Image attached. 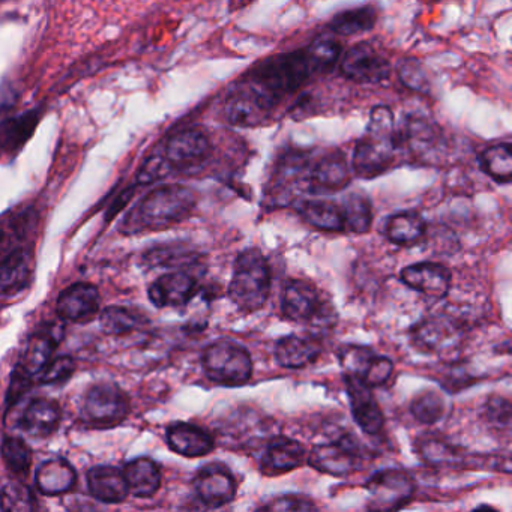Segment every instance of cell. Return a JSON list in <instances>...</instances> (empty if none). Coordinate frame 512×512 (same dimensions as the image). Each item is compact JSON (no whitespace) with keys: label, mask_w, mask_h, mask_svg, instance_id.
<instances>
[{"label":"cell","mask_w":512,"mask_h":512,"mask_svg":"<svg viewBox=\"0 0 512 512\" xmlns=\"http://www.w3.org/2000/svg\"><path fill=\"white\" fill-rule=\"evenodd\" d=\"M142 320V316L137 314L136 311L121 307L107 308L100 316L101 328H103L107 334L112 335L133 332L134 329L139 328Z\"/></svg>","instance_id":"cell-38"},{"label":"cell","mask_w":512,"mask_h":512,"mask_svg":"<svg viewBox=\"0 0 512 512\" xmlns=\"http://www.w3.org/2000/svg\"><path fill=\"white\" fill-rule=\"evenodd\" d=\"M88 485L92 496L104 503L124 502L130 493L124 472L113 466H98L89 470Z\"/></svg>","instance_id":"cell-25"},{"label":"cell","mask_w":512,"mask_h":512,"mask_svg":"<svg viewBox=\"0 0 512 512\" xmlns=\"http://www.w3.org/2000/svg\"><path fill=\"white\" fill-rule=\"evenodd\" d=\"M307 460V449L287 436H274L266 443L260 457V470L266 476H280L292 472Z\"/></svg>","instance_id":"cell-18"},{"label":"cell","mask_w":512,"mask_h":512,"mask_svg":"<svg viewBox=\"0 0 512 512\" xmlns=\"http://www.w3.org/2000/svg\"><path fill=\"white\" fill-rule=\"evenodd\" d=\"M341 52H343L341 44L331 38L316 40L307 49L308 56H310L317 73L331 70L335 62L340 59Z\"/></svg>","instance_id":"cell-40"},{"label":"cell","mask_w":512,"mask_h":512,"mask_svg":"<svg viewBox=\"0 0 512 512\" xmlns=\"http://www.w3.org/2000/svg\"><path fill=\"white\" fill-rule=\"evenodd\" d=\"M413 343L424 352L440 353L457 346L461 331L451 319L428 317L415 326Z\"/></svg>","instance_id":"cell-21"},{"label":"cell","mask_w":512,"mask_h":512,"mask_svg":"<svg viewBox=\"0 0 512 512\" xmlns=\"http://www.w3.org/2000/svg\"><path fill=\"white\" fill-rule=\"evenodd\" d=\"M352 173L346 157L341 152H329L311 163L308 172L307 193L329 194L338 193L350 184Z\"/></svg>","instance_id":"cell-16"},{"label":"cell","mask_w":512,"mask_h":512,"mask_svg":"<svg viewBox=\"0 0 512 512\" xmlns=\"http://www.w3.org/2000/svg\"><path fill=\"white\" fill-rule=\"evenodd\" d=\"M32 256L25 250L13 251L0 263V295L22 292L32 277Z\"/></svg>","instance_id":"cell-27"},{"label":"cell","mask_w":512,"mask_h":512,"mask_svg":"<svg viewBox=\"0 0 512 512\" xmlns=\"http://www.w3.org/2000/svg\"><path fill=\"white\" fill-rule=\"evenodd\" d=\"M299 214L310 226L322 232H344V218L341 205L331 200H305L299 206Z\"/></svg>","instance_id":"cell-30"},{"label":"cell","mask_w":512,"mask_h":512,"mask_svg":"<svg viewBox=\"0 0 512 512\" xmlns=\"http://www.w3.org/2000/svg\"><path fill=\"white\" fill-rule=\"evenodd\" d=\"M377 356L379 355H376L371 347L359 346V344L344 346L338 353L344 377H353V379H358L362 383L367 379Z\"/></svg>","instance_id":"cell-35"},{"label":"cell","mask_w":512,"mask_h":512,"mask_svg":"<svg viewBox=\"0 0 512 512\" xmlns=\"http://www.w3.org/2000/svg\"><path fill=\"white\" fill-rule=\"evenodd\" d=\"M281 313L289 322L328 329L335 323L334 307L310 281L289 280L281 295Z\"/></svg>","instance_id":"cell-5"},{"label":"cell","mask_w":512,"mask_h":512,"mask_svg":"<svg viewBox=\"0 0 512 512\" xmlns=\"http://www.w3.org/2000/svg\"><path fill=\"white\" fill-rule=\"evenodd\" d=\"M100 292L92 284L79 283L68 287L58 299V313L70 322H88L97 316Z\"/></svg>","instance_id":"cell-23"},{"label":"cell","mask_w":512,"mask_h":512,"mask_svg":"<svg viewBox=\"0 0 512 512\" xmlns=\"http://www.w3.org/2000/svg\"><path fill=\"white\" fill-rule=\"evenodd\" d=\"M344 218V232L365 235L373 224V208L370 199L362 193H350L341 203Z\"/></svg>","instance_id":"cell-33"},{"label":"cell","mask_w":512,"mask_h":512,"mask_svg":"<svg viewBox=\"0 0 512 512\" xmlns=\"http://www.w3.org/2000/svg\"><path fill=\"white\" fill-rule=\"evenodd\" d=\"M377 22V11L373 7L353 8L337 14L329 22L328 28L340 37H353V35L364 34L371 31Z\"/></svg>","instance_id":"cell-34"},{"label":"cell","mask_w":512,"mask_h":512,"mask_svg":"<svg viewBox=\"0 0 512 512\" xmlns=\"http://www.w3.org/2000/svg\"><path fill=\"white\" fill-rule=\"evenodd\" d=\"M172 170V166H170L164 154L152 155V157H149L148 160L143 163V166L140 167L139 173H137V182H139L140 185L152 184V182L166 178Z\"/></svg>","instance_id":"cell-45"},{"label":"cell","mask_w":512,"mask_h":512,"mask_svg":"<svg viewBox=\"0 0 512 512\" xmlns=\"http://www.w3.org/2000/svg\"><path fill=\"white\" fill-rule=\"evenodd\" d=\"M322 353L317 335H286L275 344L274 355L278 364L290 370L308 367L319 359Z\"/></svg>","instance_id":"cell-22"},{"label":"cell","mask_w":512,"mask_h":512,"mask_svg":"<svg viewBox=\"0 0 512 512\" xmlns=\"http://www.w3.org/2000/svg\"><path fill=\"white\" fill-rule=\"evenodd\" d=\"M400 278L410 289L434 299L445 298L452 283L449 269L440 263L433 262H421L406 266L401 271Z\"/></svg>","instance_id":"cell-20"},{"label":"cell","mask_w":512,"mask_h":512,"mask_svg":"<svg viewBox=\"0 0 512 512\" xmlns=\"http://www.w3.org/2000/svg\"><path fill=\"white\" fill-rule=\"evenodd\" d=\"M194 490L203 505L221 508L235 500L238 485L232 470L223 463H209L197 472Z\"/></svg>","instance_id":"cell-13"},{"label":"cell","mask_w":512,"mask_h":512,"mask_svg":"<svg viewBox=\"0 0 512 512\" xmlns=\"http://www.w3.org/2000/svg\"><path fill=\"white\" fill-rule=\"evenodd\" d=\"M196 203L197 196L191 188L184 185H164L151 191L133 209L124 221L122 232L136 235L175 226L190 217Z\"/></svg>","instance_id":"cell-2"},{"label":"cell","mask_w":512,"mask_h":512,"mask_svg":"<svg viewBox=\"0 0 512 512\" xmlns=\"http://www.w3.org/2000/svg\"><path fill=\"white\" fill-rule=\"evenodd\" d=\"M74 371H76V364H74L73 358L59 356V358H53L38 374V377L44 385H56V383H62L70 379Z\"/></svg>","instance_id":"cell-44"},{"label":"cell","mask_w":512,"mask_h":512,"mask_svg":"<svg viewBox=\"0 0 512 512\" xmlns=\"http://www.w3.org/2000/svg\"><path fill=\"white\" fill-rule=\"evenodd\" d=\"M274 104L250 83L233 89L224 104V116L236 127H256L268 119Z\"/></svg>","instance_id":"cell-12"},{"label":"cell","mask_w":512,"mask_h":512,"mask_svg":"<svg viewBox=\"0 0 512 512\" xmlns=\"http://www.w3.org/2000/svg\"><path fill=\"white\" fill-rule=\"evenodd\" d=\"M58 335L52 331L37 332L34 337L29 340L26 347L25 356H23V371L34 377L43 371V368L53 359L56 346H58Z\"/></svg>","instance_id":"cell-32"},{"label":"cell","mask_w":512,"mask_h":512,"mask_svg":"<svg viewBox=\"0 0 512 512\" xmlns=\"http://www.w3.org/2000/svg\"><path fill=\"white\" fill-rule=\"evenodd\" d=\"M196 293V278L184 271L161 275L149 287V299L158 308L185 307Z\"/></svg>","instance_id":"cell-19"},{"label":"cell","mask_w":512,"mask_h":512,"mask_svg":"<svg viewBox=\"0 0 512 512\" xmlns=\"http://www.w3.org/2000/svg\"><path fill=\"white\" fill-rule=\"evenodd\" d=\"M385 232L392 244L412 247L424 238L427 223L418 212H398L386 221Z\"/></svg>","instance_id":"cell-31"},{"label":"cell","mask_w":512,"mask_h":512,"mask_svg":"<svg viewBox=\"0 0 512 512\" xmlns=\"http://www.w3.org/2000/svg\"><path fill=\"white\" fill-rule=\"evenodd\" d=\"M130 401L113 383H98L86 395L83 413L97 427H113L127 416Z\"/></svg>","instance_id":"cell-10"},{"label":"cell","mask_w":512,"mask_h":512,"mask_svg":"<svg viewBox=\"0 0 512 512\" xmlns=\"http://www.w3.org/2000/svg\"><path fill=\"white\" fill-rule=\"evenodd\" d=\"M61 418V407L56 401L38 398L28 404L20 425L29 436L49 437L50 434L55 433Z\"/></svg>","instance_id":"cell-26"},{"label":"cell","mask_w":512,"mask_h":512,"mask_svg":"<svg viewBox=\"0 0 512 512\" xmlns=\"http://www.w3.org/2000/svg\"><path fill=\"white\" fill-rule=\"evenodd\" d=\"M353 419L364 433L377 436L385 427V416L371 388L353 377H344Z\"/></svg>","instance_id":"cell-17"},{"label":"cell","mask_w":512,"mask_h":512,"mask_svg":"<svg viewBox=\"0 0 512 512\" xmlns=\"http://www.w3.org/2000/svg\"><path fill=\"white\" fill-rule=\"evenodd\" d=\"M310 166L311 160L307 154L293 152L284 155L269 184L268 197L271 203L287 205L298 196L299 191H307Z\"/></svg>","instance_id":"cell-9"},{"label":"cell","mask_w":512,"mask_h":512,"mask_svg":"<svg viewBox=\"0 0 512 512\" xmlns=\"http://www.w3.org/2000/svg\"><path fill=\"white\" fill-rule=\"evenodd\" d=\"M128 491L136 497H152L161 485V472L157 463L151 458H136L130 461L124 469Z\"/></svg>","instance_id":"cell-29"},{"label":"cell","mask_w":512,"mask_h":512,"mask_svg":"<svg viewBox=\"0 0 512 512\" xmlns=\"http://www.w3.org/2000/svg\"><path fill=\"white\" fill-rule=\"evenodd\" d=\"M307 49L283 53L260 62L250 74L248 83L265 95L274 107L281 98L298 91L313 74H316Z\"/></svg>","instance_id":"cell-3"},{"label":"cell","mask_w":512,"mask_h":512,"mask_svg":"<svg viewBox=\"0 0 512 512\" xmlns=\"http://www.w3.org/2000/svg\"><path fill=\"white\" fill-rule=\"evenodd\" d=\"M398 79L407 88L421 92V94H427L428 89H430L427 71L424 70L421 62L413 61V59L401 62L400 67H398Z\"/></svg>","instance_id":"cell-43"},{"label":"cell","mask_w":512,"mask_h":512,"mask_svg":"<svg viewBox=\"0 0 512 512\" xmlns=\"http://www.w3.org/2000/svg\"><path fill=\"white\" fill-rule=\"evenodd\" d=\"M485 409H487L488 421L500 424V427L502 425L508 427L509 422H511V404L508 400L502 397L491 398Z\"/></svg>","instance_id":"cell-48"},{"label":"cell","mask_w":512,"mask_h":512,"mask_svg":"<svg viewBox=\"0 0 512 512\" xmlns=\"http://www.w3.org/2000/svg\"><path fill=\"white\" fill-rule=\"evenodd\" d=\"M76 481V470L62 458L44 461L37 470V487L44 496L68 493L73 490Z\"/></svg>","instance_id":"cell-28"},{"label":"cell","mask_w":512,"mask_h":512,"mask_svg":"<svg viewBox=\"0 0 512 512\" xmlns=\"http://www.w3.org/2000/svg\"><path fill=\"white\" fill-rule=\"evenodd\" d=\"M445 400L436 391H425L413 398L410 412L416 421L424 425H433L445 415Z\"/></svg>","instance_id":"cell-37"},{"label":"cell","mask_w":512,"mask_h":512,"mask_svg":"<svg viewBox=\"0 0 512 512\" xmlns=\"http://www.w3.org/2000/svg\"><path fill=\"white\" fill-rule=\"evenodd\" d=\"M341 71L359 85H380L391 77L388 59L367 43L356 44L344 55Z\"/></svg>","instance_id":"cell-11"},{"label":"cell","mask_w":512,"mask_h":512,"mask_svg":"<svg viewBox=\"0 0 512 512\" xmlns=\"http://www.w3.org/2000/svg\"><path fill=\"white\" fill-rule=\"evenodd\" d=\"M368 508L373 511H394L403 508L416 491L415 481L401 469H383L367 482Z\"/></svg>","instance_id":"cell-8"},{"label":"cell","mask_w":512,"mask_h":512,"mask_svg":"<svg viewBox=\"0 0 512 512\" xmlns=\"http://www.w3.org/2000/svg\"><path fill=\"white\" fill-rule=\"evenodd\" d=\"M203 370L212 382L241 386L253 376V359L239 343L218 340L209 344L202 355Z\"/></svg>","instance_id":"cell-6"},{"label":"cell","mask_w":512,"mask_h":512,"mask_svg":"<svg viewBox=\"0 0 512 512\" xmlns=\"http://www.w3.org/2000/svg\"><path fill=\"white\" fill-rule=\"evenodd\" d=\"M2 457H4L5 463L10 467L11 472L17 473V475L28 473L29 467H31V448L17 437H8L5 440L4 445H2Z\"/></svg>","instance_id":"cell-42"},{"label":"cell","mask_w":512,"mask_h":512,"mask_svg":"<svg viewBox=\"0 0 512 512\" xmlns=\"http://www.w3.org/2000/svg\"><path fill=\"white\" fill-rule=\"evenodd\" d=\"M272 272L268 259L257 248H247L236 257L229 298L244 313L263 308L271 295Z\"/></svg>","instance_id":"cell-4"},{"label":"cell","mask_w":512,"mask_h":512,"mask_svg":"<svg viewBox=\"0 0 512 512\" xmlns=\"http://www.w3.org/2000/svg\"><path fill=\"white\" fill-rule=\"evenodd\" d=\"M307 461L311 467L332 476H347L358 472L364 464V449L358 437L352 434L320 443L307 452Z\"/></svg>","instance_id":"cell-7"},{"label":"cell","mask_w":512,"mask_h":512,"mask_svg":"<svg viewBox=\"0 0 512 512\" xmlns=\"http://www.w3.org/2000/svg\"><path fill=\"white\" fill-rule=\"evenodd\" d=\"M481 167L497 184H509L512 179L511 145L502 143L485 149L481 155Z\"/></svg>","instance_id":"cell-36"},{"label":"cell","mask_w":512,"mask_h":512,"mask_svg":"<svg viewBox=\"0 0 512 512\" xmlns=\"http://www.w3.org/2000/svg\"><path fill=\"white\" fill-rule=\"evenodd\" d=\"M167 443L176 454L188 458L205 457L214 449V437L188 422H176L167 428Z\"/></svg>","instance_id":"cell-24"},{"label":"cell","mask_w":512,"mask_h":512,"mask_svg":"<svg viewBox=\"0 0 512 512\" xmlns=\"http://www.w3.org/2000/svg\"><path fill=\"white\" fill-rule=\"evenodd\" d=\"M265 511H311L316 509L313 500L299 494H284V496L275 497L268 505L262 506Z\"/></svg>","instance_id":"cell-47"},{"label":"cell","mask_w":512,"mask_h":512,"mask_svg":"<svg viewBox=\"0 0 512 512\" xmlns=\"http://www.w3.org/2000/svg\"><path fill=\"white\" fill-rule=\"evenodd\" d=\"M400 149L391 109L385 106L374 107L367 131L356 143L353 172L361 179L377 178L394 166Z\"/></svg>","instance_id":"cell-1"},{"label":"cell","mask_w":512,"mask_h":512,"mask_svg":"<svg viewBox=\"0 0 512 512\" xmlns=\"http://www.w3.org/2000/svg\"><path fill=\"white\" fill-rule=\"evenodd\" d=\"M197 254L181 244L161 245L145 254V262L151 266H181L196 262Z\"/></svg>","instance_id":"cell-39"},{"label":"cell","mask_w":512,"mask_h":512,"mask_svg":"<svg viewBox=\"0 0 512 512\" xmlns=\"http://www.w3.org/2000/svg\"><path fill=\"white\" fill-rule=\"evenodd\" d=\"M35 124H37V118H35L34 113H29V115L13 121V124H10V127L5 131V142H7L8 148L22 146L23 142L34 131Z\"/></svg>","instance_id":"cell-46"},{"label":"cell","mask_w":512,"mask_h":512,"mask_svg":"<svg viewBox=\"0 0 512 512\" xmlns=\"http://www.w3.org/2000/svg\"><path fill=\"white\" fill-rule=\"evenodd\" d=\"M397 133L401 149L406 146L415 157H430L442 146V130L427 113H409Z\"/></svg>","instance_id":"cell-14"},{"label":"cell","mask_w":512,"mask_h":512,"mask_svg":"<svg viewBox=\"0 0 512 512\" xmlns=\"http://www.w3.org/2000/svg\"><path fill=\"white\" fill-rule=\"evenodd\" d=\"M212 152L209 137L197 128L179 131L167 142L164 157L172 169L187 170L199 167L208 160Z\"/></svg>","instance_id":"cell-15"},{"label":"cell","mask_w":512,"mask_h":512,"mask_svg":"<svg viewBox=\"0 0 512 512\" xmlns=\"http://www.w3.org/2000/svg\"><path fill=\"white\" fill-rule=\"evenodd\" d=\"M0 506L7 511H34L37 502L26 485L10 482L0 491Z\"/></svg>","instance_id":"cell-41"}]
</instances>
